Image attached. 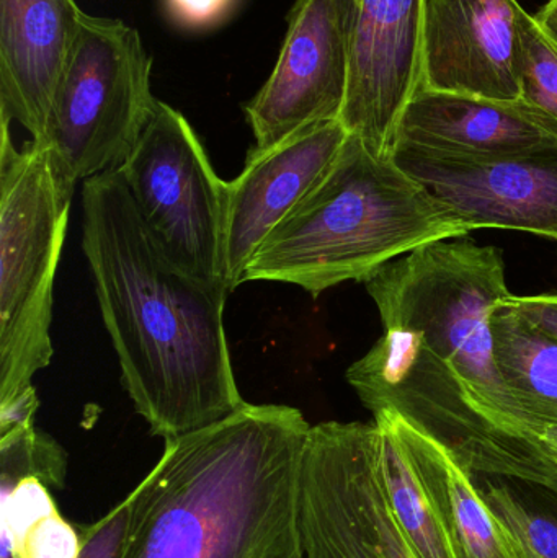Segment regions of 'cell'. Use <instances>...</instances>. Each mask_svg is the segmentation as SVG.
<instances>
[{
    "mask_svg": "<svg viewBox=\"0 0 557 558\" xmlns=\"http://www.w3.org/2000/svg\"><path fill=\"white\" fill-rule=\"evenodd\" d=\"M84 12L75 0H0V120L41 143Z\"/></svg>",
    "mask_w": 557,
    "mask_h": 558,
    "instance_id": "cell-14",
    "label": "cell"
},
{
    "mask_svg": "<svg viewBox=\"0 0 557 558\" xmlns=\"http://www.w3.org/2000/svg\"><path fill=\"white\" fill-rule=\"evenodd\" d=\"M39 409V399L35 387H26L13 399L0 403V436L15 429L35 425V415Z\"/></svg>",
    "mask_w": 557,
    "mask_h": 558,
    "instance_id": "cell-26",
    "label": "cell"
},
{
    "mask_svg": "<svg viewBox=\"0 0 557 558\" xmlns=\"http://www.w3.org/2000/svg\"><path fill=\"white\" fill-rule=\"evenodd\" d=\"M0 474L2 490L29 477L62 490L68 477V452L48 433L28 425L0 436Z\"/></svg>",
    "mask_w": 557,
    "mask_h": 558,
    "instance_id": "cell-20",
    "label": "cell"
},
{
    "mask_svg": "<svg viewBox=\"0 0 557 558\" xmlns=\"http://www.w3.org/2000/svg\"><path fill=\"white\" fill-rule=\"evenodd\" d=\"M470 228L392 157L349 136L326 175L268 235L244 282H284L317 298L366 282L409 252Z\"/></svg>",
    "mask_w": 557,
    "mask_h": 558,
    "instance_id": "cell-4",
    "label": "cell"
},
{
    "mask_svg": "<svg viewBox=\"0 0 557 558\" xmlns=\"http://www.w3.org/2000/svg\"><path fill=\"white\" fill-rule=\"evenodd\" d=\"M82 539L56 507L49 487L23 478L2 490L0 558H77Z\"/></svg>",
    "mask_w": 557,
    "mask_h": 558,
    "instance_id": "cell-18",
    "label": "cell"
},
{
    "mask_svg": "<svg viewBox=\"0 0 557 558\" xmlns=\"http://www.w3.org/2000/svg\"><path fill=\"white\" fill-rule=\"evenodd\" d=\"M350 134L340 121L314 124L277 146L252 149L244 170L228 183L225 284L244 282L245 270L268 235L317 185Z\"/></svg>",
    "mask_w": 557,
    "mask_h": 558,
    "instance_id": "cell-12",
    "label": "cell"
},
{
    "mask_svg": "<svg viewBox=\"0 0 557 558\" xmlns=\"http://www.w3.org/2000/svg\"><path fill=\"white\" fill-rule=\"evenodd\" d=\"M378 413L389 420L411 456L460 558H526L519 541L484 500L473 474L445 446L398 413Z\"/></svg>",
    "mask_w": 557,
    "mask_h": 558,
    "instance_id": "cell-16",
    "label": "cell"
},
{
    "mask_svg": "<svg viewBox=\"0 0 557 558\" xmlns=\"http://www.w3.org/2000/svg\"><path fill=\"white\" fill-rule=\"evenodd\" d=\"M385 333L347 369L363 405L440 442L470 474L557 495V465L500 376L491 322L512 292L502 252L422 245L365 282Z\"/></svg>",
    "mask_w": 557,
    "mask_h": 558,
    "instance_id": "cell-1",
    "label": "cell"
},
{
    "mask_svg": "<svg viewBox=\"0 0 557 558\" xmlns=\"http://www.w3.org/2000/svg\"><path fill=\"white\" fill-rule=\"evenodd\" d=\"M480 490L526 558H557V514L533 507L507 484H484Z\"/></svg>",
    "mask_w": 557,
    "mask_h": 558,
    "instance_id": "cell-22",
    "label": "cell"
},
{
    "mask_svg": "<svg viewBox=\"0 0 557 558\" xmlns=\"http://www.w3.org/2000/svg\"><path fill=\"white\" fill-rule=\"evenodd\" d=\"M375 416L382 432L383 474L395 508L417 558H460L450 533L428 497L411 456L383 413Z\"/></svg>",
    "mask_w": 557,
    "mask_h": 558,
    "instance_id": "cell-19",
    "label": "cell"
},
{
    "mask_svg": "<svg viewBox=\"0 0 557 558\" xmlns=\"http://www.w3.org/2000/svg\"><path fill=\"white\" fill-rule=\"evenodd\" d=\"M118 172L167 257L192 277L226 288L228 182L213 169L186 118L159 100Z\"/></svg>",
    "mask_w": 557,
    "mask_h": 558,
    "instance_id": "cell-7",
    "label": "cell"
},
{
    "mask_svg": "<svg viewBox=\"0 0 557 558\" xmlns=\"http://www.w3.org/2000/svg\"><path fill=\"white\" fill-rule=\"evenodd\" d=\"M150 69L136 28L84 13L38 143L51 154L68 192L74 193L78 180L114 172L133 153L159 104L150 92Z\"/></svg>",
    "mask_w": 557,
    "mask_h": 558,
    "instance_id": "cell-6",
    "label": "cell"
},
{
    "mask_svg": "<svg viewBox=\"0 0 557 558\" xmlns=\"http://www.w3.org/2000/svg\"><path fill=\"white\" fill-rule=\"evenodd\" d=\"M520 101L557 124V43L535 16L520 13Z\"/></svg>",
    "mask_w": 557,
    "mask_h": 558,
    "instance_id": "cell-21",
    "label": "cell"
},
{
    "mask_svg": "<svg viewBox=\"0 0 557 558\" xmlns=\"http://www.w3.org/2000/svg\"><path fill=\"white\" fill-rule=\"evenodd\" d=\"M241 0H162L167 19L186 32H206L222 25Z\"/></svg>",
    "mask_w": 557,
    "mask_h": 558,
    "instance_id": "cell-24",
    "label": "cell"
},
{
    "mask_svg": "<svg viewBox=\"0 0 557 558\" xmlns=\"http://www.w3.org/2000/svg\"><path fill=\"white\" fill-rule=\"evenodd\" d=\"M392 159L470 231L504 229L557 242V146L497 157L396 146Z\"/></svg>",
    "mask_w": 557,
    "mask_h": 558,
    "instance_id": "cell-10",
    "label": "cell"
},
{
    "mask_svg": "<svg viewBox=\"0 0 557 558\" xmlns=\"http://www.w3.org/2000/svg\"><path fill=\"white\" fill-rule=\"evenodd\" d=\"M522 10L517 0H428L421 88L520 101Z\"/></svg>",
    "mask_w": 557,
    "mask_h": 558,
    "instance_id": "cell-13",
    "label": "cell"
},
{
    "mask_svg": "<svg viewBox=\"0 0 557 558\" xmlns=\"http://www.w3.org/2000/svg\"><path fill=\"white\" fill-rule=\"evenodd\" d=\"M82 248L121 383L164 441L235 412L225 327L228 289L177 267L141 219L118 170L84 180Z\"/></svg>",
    "mask_w": 557,
    "mask_h": 558,
    "instance_id": "cell-2",
    "label": "cell"
},
{
    "mask_svg": "<svg viewBox=\"0 0 557 558\" xmlns=\"http://www.w3.org/2000/svg\"><path fill=\"white\" fill-rule=\"evenodd\" d=\"M349 90V59L334 0H294L277 64L245 105L255 149L340 121Z\"/></svg>",
    "mask_w": 557,
    "mask_h": 558,
    "instance_id": "cell-11",
    "label": "cell"
},
{
    "mask_svg": "<svg viewBox=\"0 0 557 558\" xmlns=\"http://www.w3.org/2000/svg\"><path fill=\"white\" fill-rule=\"evenodd\" d=\"M504 307L513 308L533 324L538 325L546 333L557 338V292L533 295L510 294L504 302Z\"/></svg>",
    "mask_w": 557,
    "mask_h": 558,
    "instance_id": "cell-25",
    "label": "cell"
},
{
    "mask_svg": "<svg viewBox=\"0 0 557 558\" xmlns=\"http://www.w3.org/2000/svg\"><path fill=\"white\" fill-rule=\"evenodd\" d=\"M298 523L304 558H417L389 498L376 423L311 426Z\"/></svg>",
    "mask_w": 557,
    "mask_h": 558,
    "instance_id": "cell-8",
    "label": "cell"
},
{
    "mask_svg": "<svg viewBox=\"0 0 557 558\" xmlns=\"http://www.w3.org/2000/svg\"><path fill=\"white\" fill-rule=\"evenodd\" d=\"M9 126L0 141V403L32 386L55 354L52 289L74 195L49 150L35 141L16 149Z\"/></svg>",
    "mask_w": 557,
    "mask_h": 558,
    "instance_id": "cell-5",
    "label": "cell"
},
{
    "mask_svg": "<svg viewBox=\"0 0 557 558\" xmlns=\"http://www.w3.org/2000/svg\"><path fill=\"white\" fill-rule=\"evenodd\" d=\"M396 146L448 156H512L556 147L557 124L523 101L421 88L402 114Z\"/></svg>",
    "mask_w": 557,
    "mask_h": 558,
    "instance_id": "cell-15",
    "label": "cell"
},
{
    "mask_svg": "<svg viewBox=\"0 0 557 558\" xmlns=\"http://www.w3.org/2000/svg\"><path fill=\"white\" fill-rule=\"evenodd\" d=\"M500 376L536 436L557 425V338L510 307L491 322Z\"/></svg>",
    "mask_w": 557,
    "mask_h": 558,
    "instance_id": "cell-17",
    "label": "cell"
},
{
    "mask_svg": "<svg viewBox=\"0 0 557 558\" xmlns=\"http://www.w3.org/2000/svg\"><path fill=\"white\" fill-rule=\"evenodd\" d=\"M540 439H542L543 445H545L549 458H552L553 462L557 465V425L548 426V428L543 429Z\"/></svg>",
    "mask_w": 557,
    "mask_h": 558,
    "instance_id": "cell-28",
    "label": "cell"
},
{
    "mask_svg": "<svg viewBox=\"0 0 557 558\" xmlns=\"http://www.w3.org/2000/svg\"><path fill=\"white\" fill-rule=\"evenodd\" d=\"M130 524V504L124 498L94 524L77 526L82 547L77 558H121Z\"/></svg>",
    "mask_w": 557,
    "mask_h": 558,
    "instance_id": "cell-23",
    "label": "cell"
},
{
    "mask_svg": "<svg viewBox=\"0 0 557 558\" xmlns=\"http://www.w3.org/2000/svg\"><path fill=\"white\" fill-rule=\"evenodd\" d=\"M310 429L294 407L245 402L166 441L126 497L121 558H304L298 520Z\"/></svg>",
    "mask_w": 557,
    "mask_h": 558,
    "instance_id": "cell-3",
    "label": "cell"
},
{
    "mask_svg": "<svg viewBox=\"0 0 557 558\" xmlns=\"http://www.w3.org/2000/svg\"><path fill=\"white\" fill-rule=\"evenodd\" d=\"M428 0H334L349 90L340 123L373 153L392 157L399 123L421 90Z\"/></svg>",
    "mask_w": 557,
    "mask_h": 558,
    "instance_id": "cell-9",
    "label": "cell"
},
{
    "mask_svg": "<svg viewBox=\"0 0 557 558\" xmlns=\"http://www.w3.org/2000/svg\"><path fill=\"white\" fill-rule=\"evenodd\" d=\"M535 16L536 23L543 32L557 43V0H549Z\"/></svg>",
    "mask_w": 557,
    "mask_h": 558,
    "instance_id": "cell-27",
    "label": "cell"
}]
</instances>
